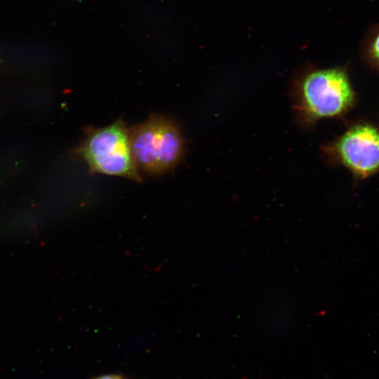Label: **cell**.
<instances>
[{"mask_svg": "<svg viewBox=\"0 0 379 379\" xmlns=\"http://www.w3.org/2000/svg\"><path fill=\"white\" fill-rule=\"evenodd\" d=\"M91 173L118 176L140 182L131 149V128L121 120L90 128L78 149Z\"/></svg>", "mask_w": 379, "mask_h": 379, "instance_id": "obj_3", "label": "cell"}, {"mask_svg": "<svg viewBox=\"0 0 379 379\" xmlns=\"http://www.w3.org/2000/svg\"><path fill=\"white\" fill-rule=\"evenodd\" d=\"M371 51L373 56L379 60V33L373 41Z\"/></svg>", "mask_w": 379, "mask_h": 379, "instance_id": "obj_5", "label": "cell"}, {"mask_svg": "<svg viewBox=\"0 0 379 379\" xmlns=\"http://www.w3.org/2000/svg\"><path fill=\"white\" fill-rule=\"evenodd\" d=\"M94 379H123V378L118 375H105L95 378Z\"/></svg>", "mask_w": 379, "mask_h": 379, "instance_id": "obj_6", "label": "cell"}, {"mask_svg": "<svg viewBox=\"0 0 379 379\" xmlns=\"http://www.w3.org/2000/svg\"><path fill=\"white\" fill-rule=\"evenodd\" d=\"M325 150L358 175L366 176L379 169V131L372 126L352 127Z\"/></svg>", "mask_w": 379, "mask_h": 379, "instance_id": "obj_4", "label": "cell"}, {"mask_svg": "<svg viewBox=\"0 0 379 379\" xmlns=\"http://www.w3.org/2000/svg\"><path fill=\"white\" fill-rule=\"evenodd\" d=\"M131 149L139 172L159 175L180 164L185 154V142L173 121L155 115L131 128Z\"/></svg>", "mask_w": 379, "mask_h": 379, "instance_id": "obj_2", "label": "cell"}, {"mask_svg": "<svg viewBox=\"0 0 379 379\" xmlns=\"http://www.w3.org/2000/svg\"><path fill=\"white\" fill-rule=\"evenodd\" d=\"M353 99L346 74L336 68L310 69L298 77L293 88V107L305 126L343 114Z\"/></svg>", "mask_w": 379, "mask_h": 379, "instance_id": "obj_1", "label": "cell"}]
</instances>
